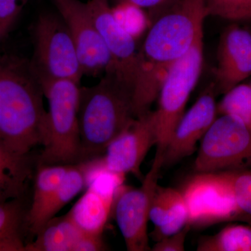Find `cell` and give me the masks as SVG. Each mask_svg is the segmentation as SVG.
I'll return each mask as SVG.
<instances>
[{
  "instance_id": "6da1fadb",
  "label": "cell",
  "mask_w": 251,
  "mask_h": 251,
  "mask_svg": "<svg viewBox=\"0 0 251 251\" xmlns=\"http://www.w3.org/2000/svg\"><path fill=\"white\" fill-rule=\"evenodd\" d=\"M206 0H175L149 27L138 52L133 88L135 117L150 111L170 67L203 38Z\"/></svg>"
},
{
  "instance_id": "7a4b0ae2",
  "label": "cell",
  "mask_w": 251,
  "mask_h": 251,
  "mask_svg": "<svg viewBox=\"0 0 251 251\" xmlns=\"http://www.w3.org/2000/svg\"><path fill=\"white\" fill-rule=\"evenodd\" d=\"M44 97L29 59L12 54L0 55V140L16 152L31 153L45 144Z\"/></svg>"
},
{
  "instance_id": "3957f363",
  "label": "cell",
  "mask_w": 251,
  "mask_h": 251,
  "mask_svg": "<svg viewBox=\"0 0 251 251\" xmlns=\"http://www.w3.org/2000/svg\"><path fill=\"white\" fill-rule=\"evenodd\" d=\"M133 90L110 72L92 87H80L78 118L82 162L102 156L136 117Z\"/></svg>"
},
{
  "instance_id": "277c9868",
  "label": "cell",
  "mask_w": 251,
  "mask_h": 251,
  "mask_svg": "<svg viewBox=\"0 0 251 251\" xmlns=\"http://www.w3.org/2000/svg\"><path fill=\"white\" fill-rule=\"evenodd\" d=\"M49 103L47 136L37 165H73L82 162L79 133L80 84L38 77Z\"/></svg>"
},
{
  "instance_id": "5b68a950",
  "label": "cell",
  "mask_w": 251,
  "mask_h": 251,
  "mask_svg": "<svg viewBox=\"0 0 251 251\" xmlns=\"http://www.w3.org/2000/svg\"><path fill=\"white\" fill-rule=\"evenodd\" d=\"M203 38L189 51L175 61L167 73L158 94V108L154 111L158 136L155 156L163 153L202 72Z\"/></svg>"
},
{
  "instance_id": "8992f818",
  "label": "cell",
  "mask_w": 251,
  "mask_h": 251,
  "mask_svg": "<svg viewBox=\"0 0 251 251\" xmlns=\"http://www.w3.org/2000/svg\"><path fill=\"white\" fill-rule=\"evenodd\" d=\"M33 35L34 54L29 60L36 76L80 84L83 74L76 47L59 14H41L34 25Z\"/></svg>"
},
{
  "instance_id": "52a82bcc",
  "label": "cell",
  "mask_w": 251,
  "mask_h": 251,
  "mask_svg": "<svg viewBox=\"0 0 251 251\" xmlns=\"http://www.w3.org/2000/svg\"><path fill=\"white\" fill-rule=\"evenodd\" d=\"M251 161V129L229 115L216 119L202 138L195 169L217 173Z\"/></svg>"
},
{
  "instance_id": "ba28073f",
  "label": "cell",
  "mask_w": 251,
  "mask_h": 251,
  "mask_svg": "<svg viewBox=\"0 0 251 251\" xmlns=\"http://www.w3.org/2000/svg\"><path fill=\"white\" fill-rule=\"evenodd\" d=\"M188 226L202 227L239 219L237 205L226 172L198 173L182 191Z\"/></svg>"
},
{
  "instance_id": "9c48e42d",
  "label": "cell",
  "mask_w": 251,
  "mask_h": 251,
  "mask_svg": "<svg viewBox=\"0 0 251 251\" xmlns=\"http://www.w3.org/2000/svg\"><path fill=\"white\" fill-rule=\"evenodd\" d=\"M163 161L155 156L152 166L140 188L122 186L117 190L112 209L128 251H149L148 223L151 200Z\"/></svg>"
},
{
  "instance_id": "30bf717a",
  "label": "cell",
  "mask_w": 251,
  "mask_h": 251,
  "mask_svg": "<svg viewBox=\"0 0 251 251\" xmlns=\"http://www.w3.org/2000/svg\"><path fill=\"white\" fill-rule=\"evenodd\" d=\"M76 47L83 75L99 76L111 65V57L99 34L86 3L53 0Z\"/></svg>"
},
{
  "instance_id": "8fae6325",
  "label": "cell",
  "mask_w": 251,
  "mask_h": 251,
  "mask_svg": "<svg viewBox=\"0 0 251 251\" xmlns=\"http://www.w3.org/2000/svg\"><path fill=\"white\" fill-rule=\"evenodd\" d=\"M158 143L154 111L135 118L109 144L99 165L107 171L125 176H139L140 166L150 149Z\"/></svg>"
},
{
  "instance_id": "7c38bea8",
  "label": "cell",
  "mask_w": 251,
  "mask_h": 251,
  "mask_svg": "<svg viewBox=\"0 0 251 251\" xmlns=\"http://www.w3.org/2000/svg\"><path fill=\"white\" fill-rule=\"evenodd\" d=\"M86 4L111 57L106 72L115 74L133 90L138 52L135 39L117 21L108 0H89Z\"/></svg>"
},
{
  "instance_id": "4fadbf2b",
  "label": "cell",
  "mask_w": 251,
  "mask_h": 251,
  "mask_svg": "<svg viewBox=\"0 0 251 251\" xmlns=\"http://www.w3.org/2000/svg\"><path fill=\"white\" fill-rule=\"evenodd\" d=\"M215 92L212 83L181 117L163 153V166H173L194 152L198 141L216 120Z\"/></svg>"
},
{
  "instance_id": "5bb4252c",
  "label": "cell",
  "mask_w": 251,
  "mask_h": 251,
  "mask_svg": "<svg viewBox=\"0 0 251 251\" xmlns=\"http://www.w3.org/2000/svg\"><path fill=\"white\" fill-rule=\"evenodd\" d=\"M215 69L216 91L226 94L251 75V33L232 25L221 34Z\"/></svg>"
},
{
  "instance_id": "9a60e30c",
  "label": "cell",
  "mask_w": 251,
  "mask_h": 251,
  "mask_svg": "<svg viewBox=\"0 0 251 251\" xmlns=\"http://www.w3.org/2000/svg\"><path fill=\"white\" fill-rule=\"evenodd\" d=\"M36 166L31 153L16 152L0 140V202L25 198Z\"/></svg>"
},
{
  "instance_id": "2e32d148",
  "label": "cell",
  "mask_w": 251,
  "mask_h": 251,
  "mask_svg": "<svg viewBox=\"0 0 251 251\" xmlns=\"http://www.w3.org/2000/svg\"><path fill=\"white\" fill-rule=\"evenodd\" d=\"M156 242L179 232L187 224L188 211L181 191L157 185L150 210Z\"/></svg>"
},
{
  "instance_id": "e0dca14e",
  "label": "cell",
  "mask_w": 251,
  "mask_h": 251,
  "mask_svg": "<svg viewBox=\"0 0 251 251\" xmlns=\"http://www.w3.org/2000/svg\"><path fill=\"white\" fill-rule=\"evenodd\" d=\"M86 234L68 214L54 216L27 243L26 251H80Z\"/></svg>"
},
{
  "instance_id": "ac0fdd59",
  "label": "cell",
  "mask_w": 251,
  "mask_h": 251,
  "mask_svg": "<svg viewBox=\"0 0 251 251\" xmlns=\"http://www.w3.org/2000/svg\"><path fill=\"white\" fill-rule=\"evenodd\" d=\"M71 165H37L34 177L32 201L27 216L28 233L35 236L46 206Z\"/></svg>"
},
{
  "instance_id": "d6986e66",
  "label": "cell",
  "mask_w": 251,
  "mask_h": 251,
  "mask_svg": "<svg viewBox=\"0 0 251 251\" xmlns=\"http://www.w3.org/2000/svg\"><path fill=\"white\" fill-rule=\"evenodd\" d=\"M114 201L92 186L67 213L85 233L102 235L112 209Z\"/></svg>"
},
{
  "instance_id": "ffe728a7",
  "label": "cell",
  "mask_w": 251,
  "mask_h": 251,
  "mask_svg": "<svg viewBox=\"0 0 251 251\" xmlns=\"http://www.w3.org/2000/svg\"><path fill=\"white\" fill-rule=\"evenodd\" d=\"M29 206L25 198L0 202V251H26Z\"/></svg>"
},
{
  "instance_id": "44dd1931",
  "label": "cell",
  "mask_w": 251,
  "mask_h": 251,
  "mask_svg": "<svg viewBox=\"0 0 251 251\" xmlns=\"http://www.w3.org/2000/svg\"><path fill=\"white\" fill-rule=\"evenodd\" d=\"M89 163L88 161L81 162L77 164L71 165L69 167L43 213L39 230L50 219L54 217L64 206L87 187L90 168Z\"/></svg>"
},
{
  "instance_id": "7402d4cb",
  "label": "cell",
  "mask_w": 251,
  "mask_h": 251,
  "mask_svg": "<svg viewBox=\"0 0 251 251\" xmlns=\"http://www.w3.org/2000/svg\"><path fill=\"white\" fill-rule=\"evenodd\" d=\"M198 251H251V226L230 225L198 242Z\"/></svg>"
},
{
  "instance_id": "603a6c76",
  "label": "cell",
  "mask_w": 251,
  "mask_h": 251,
  "mask_svg": "<svg viewBox=\"0 0 251 251\" xmlns=\"http://www.w3.org/2000/svg\"><path fill=\"white\" fill-rule=\"evenodd\" d=\"M240 120L251 129V86L238 85L225 94L217 112Z\"/></svg>"
},
{
  "instance_id": "cb8c5ba5",
  "label": "cell",
  "mask_w": 251,
  "mask_h": 251,
  "mask_svg": "<svg viewBox=\"0 0 251 251\" xmlns=\"http://www.w3.org/2000/svg\"><path fill=\"white\" fill-rule=\"evenodd\" d=\"M143 10L126 1H121L112 9L117 21L135 40L151 25V21Z\"/></svg>"
},
{
  "instance_id": "d4e9b609",
  "label": "cell",
  "mask_w": 251,
  "mask_h": 251,
  "mask_svg": "<svg viewBox=\"0 0 251 251\" xmlns=\"http://www.w3.org/2000/svg\"><path fill=\"white\" fill-rule=\"evenodd\" d=\"M239 219H251V172H226Z\"/></svg>"
},
{
  "instance_id": "484cf974",
  "label": "cell",
  "mask_w": 251,
  "mask_h": 251,
  "mask_svg": "<svg viewBox=\"0 0 251 251\" xmlns=\"http://www.w3.org/2000/svg\"><path fill=\"white\" fill-rule=\"evenodd\" d=\"M207 16L229 21L251 18V0H206Z\"/></svg>"
},
{
  "instance_id": "4316f807",
  "label": "cell",
  "mask_w": 251,
  "mask_h": 251,
  "mask_svg": "<svg viewBox=\"0 0 251 251\" xmlns=\"http://www.w3.org/2000/svg\"><path fill=\"white\" fill-rule=\"evenodd\" d=\"M30 0H0V31L6 36Z\"/></svg>"
},
{
  "instance_id": "83f0119b",
  "label": "cell",
  "mask_w": 251,
  "mask_h": 251,
  "mask_svg": "<svg viewBox=\"0 0 251 251\" xmlns=\"http://www.w3.org/2000/svg\"><path fill=\"white\" fill-rule=\"evenodd\" d=\"M190 227L188 225L184 226L179 232L173 235L163 238L156 242L151 248L152 251H185V240Z\"/></svg>"
},
{
  "instance_id": "f1b7e54d",
  "label": "cell",
  "mask_w": 251,
  "mask_h": 251,
  "mask_svg": "<svg viewBox=\"0 0 251 251\" xmlns=\"http://www.w3.org/2000/svg\"><path fill=\"white\" fill-rule=\"evenodd\" d=\"M175 0H120L121 1L130 3L143 9H148L149 17L151 23L160 14L169 6Z\"/></svg>"
},
{
  "instance_id": "f546056e",
  "label": "cell",
  "mask_w": 251,
  "mask_h": 251,
  "mask_svg": "<svg viewBox=\"0 0 251 251\" xmlns=\"http://www.w3.org/2000/svg\"><path fill=\"white\" fill-rule=\"evenodd\" d=\"M5 36L4 35H3V34L2 33H1V31H0V41L1 40V39H3V38H4Z\"/></svg>"
},
{
  "instance_id": "4dcf8cb0",
  "label": "cell",
  "mask_w": 251,
  "mask_h": 251,
  "mask_svg": "<svg viewBox=\"0 0 251 251\" xmlns=\"http://www.w3.org/2000/svg\"></svg>"
}]
</instances>
